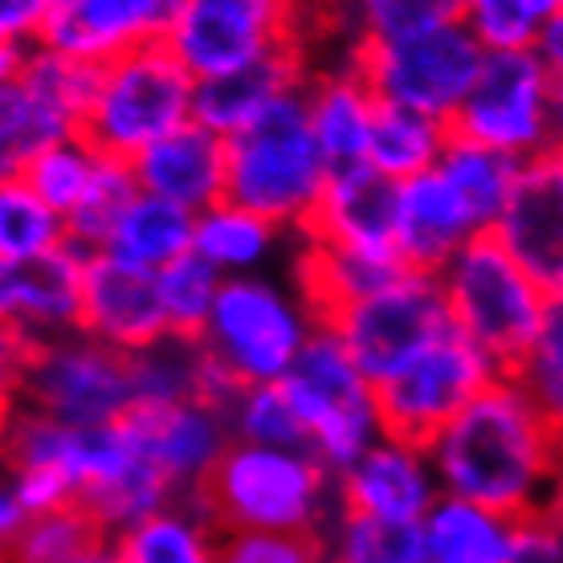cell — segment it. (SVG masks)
I'll list each match as a JSON object with an SVG mask.
<instances>
[{
	"label": "cell",
	"mask_w": 563,
	"mask_h": 563,
	"mask_svg": "<svg viewBox=\"0 0 563 563\" xmlns=\"http://www.w3.org/2000/svg\"><path fill=\"white\" fill-rule=\"evenodd\" d=\"M33 519L25 507V498L16 490L13 474L0 465V560H4V551L13 548V539L25 531V522Z\"/></svg>",
	"instance_id": "obj_46"
},
{
	"label": "cell",
	"mask_w": 563,
	"mask_h": 563,
	"mask_svg": "<svg viewBox=\"0 0 563 563\" xmlns=\"http://www.w3.org/2000/svg\"><path fill=\"white\" fill-rule=\"evenodd\" d=\"M331 164L310 135L302 90L278 99L254 123L225 140V200L302 233L314 200L323 197Z\"/></svg>",
	"instance_id": "obj_3"
},
{
	"label": "cell",
	"mask_w": 563,
	"mask_h": 563,
	"mask_svg": "<svg viewBox=\"0 0 563 563\" xmlns=\"http://www.w3.org/2000/svg\"><path fill=\"white\" fill-rule=\"evenodd\" d=\"M563 9V0H462V21L474 42L486 54H507V49H536L539 33L551 16Z\"/></svg>",
	"instance_id": "obj_38"
},
{
	"label": "cell",
	"mask_w": 563,
	"mask_h": 563,
	"mask_svg": "<svg viewBox=\"0 0 563 563\" xmlns=\"http://www.w3.org/2000/svg\"><path fill=\"white\" fill-rule=\"evenodd\" d=\"M286 238H295V233H286L274 221L241 209L233 200H217L209 209H200L197 221H192V254L217 278L269 274V266L282 254Z\"/></svg>",
	"instance_id": "obj_26"
},
{
	"label": "cell",
	"mask_w": 563,
	"mask_h": 563,
	"mask_svg": "<svg viewBox=\"0 0 563 563\" xmlns=\"http://www.w3.org/2000/svg\"><path fill=\"white\" fill-rule=\"evenodd\" d=\"M102 159L107 155L95 143H86L82 135H66V140L49 143V147H42V152L33 155L25 168H21V180L66 221L74 212V205L86 197L90 180L99 176Z\"/></svg>",
	"instance_id": "obj_36"
},
{
	"label": "cell",
	"mask_w": 563,
	"mask_h": 563,
	"mask_svg": "<svg viewBox=\"0 0 563 563\" xmlns=\"http://www.w3.org/2000/svg\"><path fill=\"white\" fill-rule=\"evenodd\" d=\"M437 286L445 295L453 327L478 343L503 372H515L548 314V298L522 274L519 262L490 233H478L437 269Z\"/></svg>",
	"instance_id": "obj_6"
},
{
	"label": "cell",
	"mask_w": 563,
	"mask_h": 563,
	"mask_svg": "<svg viewBox=\"0 0 563 563\" xmlns=\"http://www.w3.org/2000/svg\"><path fill=\"white\" fill-rule=\"evenodd\" d=\"M437 498H441V486H437L429 450L393 433L372 441L347 470L335 474V510H352V515L421 522Z\"/></svg>",
	"instance_id": "obj_16"
},
{
	"label": "cell",
	"mask_w": 563,
	"mask_h": 563,
	"mask_svg": "<svg viewBox=\"0 0 563 563\" xmlns=\"http://www.w3.org/2000/svg\"><path fill=\"white\" fill-rule=\"evenodd\" d=\"M323 327L335 331L367 380L384 384L433 339L445 335L453 319L445 295L437 286V274L400 266L376 290H367L364 298L327 314Z\"/></svg>",
	"instance_id": "obj_12"
},
{
	"label": "cell",
	"mask_w": 563,
	"mask_h": 563,
	"mask_svg": "<svg viewBox=\"0 0 563 563\" xmlns=\"http://www.w3.org/2000/svg\"><path fill=\"white\" fill-rule=\"evenodd\" d=\"M217 290H221V278L197 254H184L164 269H155V295H159L168 335L197 339L217 302Z\"/></svg>",
	"instance_id": "obj_40"
},
{
	"label": "cell",
	"mask_w": 563,
	"mask_h": 563,
	"mask_svg": "<svg viewBox=\"0 0 563 563\" xmlns=\"http://www.w3.org/2000/svg\"><path fill=\"white\" fill-rule=\"evenodd\" d=\"M13 396L16 409L78 429L111 424L135 405L128 355L102 347L82 331L33 343Z\"/></svg>",
	"instance_id": "obj_11"
},
{
	"label": "cell",
	"mask_w": 563,
	"mask_h": 563,
	"mask_svg": "<svg viewBox=\"0 0 563 563\" xmlns=\"http://www.w3.org/2000/svg\"><path fill=\"white\" fill-rule=\"evenodd\" d=\"M494 376H503V367L494 364L478 343H470L457 327H450L424 352L412 355L400 372H393L384 384H376V405H380L384 433L424 445Z\"/></svg>",
	"instance_id": "obj_13"
},
{
	"label": "cell",
	"mask_w": 563,
	"mask_h": 563,
	"mask_svg": "<svg viewBox=\"0 0 563 563\" xmlns=\"http://www.w3.org/2000/svg\"><path fill=\"white\" fill-rule=\"evenodd\" d=\"M4 563H114L111 531H102L82 507L45 510L25 522Z\"/></svg>",
	"instance_id": "obj_33"
},
{
	"label": "cell",
	"mask_w": 563,
	"mask_h": 563,
	"mask_svg": "<svg viewBox=\"0 0 563 563\" xmlns=\"http://www.w3.org/2000/svg\"><path fill=\"white\" fill-rule=\"evenodd\" d=\"M510 376L527 388V396L539 405L551 429L563 437V302H548V314H543L531 347Z\"/></svg>",
	"instance_id": "obj_41"
},
{
	"label": "cell",
	"mask_w": 563,
	"mask_h": 563,
	"mask_svg": "<svg viewBox=\"0 0 563 563\" xmlns=\"http://www.w3.org/2000/svg\"><path fill=\"white\" fill-rule=\"evenodd\" d=\"M131 180L140 192L180 205L197 217L217 200H225V140L200 128L197 119L159 135L128 159Z\"/></svg>",
	"instance_id": "obj_22"
},
{
	"label": "cell",
	"mask_w": 563,
	"mask_h": 563,
	"mask_svg": "<svg viewBox=\"0 0 563 563\" xmlns=\"http://www.w3.org/2000/svg\"><path fill=\"white\" fill-rule=\"evenodd\" d=\"M482 229L437 168L396 184L393 250L405 269L437 274Z\"/></svg>",
	"instance_id": "obj_23"
},
{
	"label": "cell",
	"mask_w": 563,
	"mask_h": 563,
	"mask_svg": "<svg viewBox=\"0 0 563 563\" xmlns=\"http://www.w3.org/2000/svg\"><path fill=\"white\" fill-rule=\"evenodd\" d=\"M29 347H33V343H25V339L16 335V331H9V327H0V384H4V388H16L21 367H25V360H29Z\"/></svg>",
	"instance_id": "obj_48"
},
{
	"label": "cell",
	"mask_w": 563,
	"mask_h": 563,
	"mask_svg": "<svg viewBox=\"0 0 563 563\" xmlns=\"http://www.w3.org/2000/svg\"><path fill=\"white\" fill-rule=\"evenodd\" d=\"M310 54L307 49H278L269 57H257L250 66L217 78H200L197 95H192V119L212 135L229 140L233 131L254 123L257 114L269 111L278 99L298 95L310 78Z\"/></svg>",
	"instance_id": "obj_24"
},
{
	"label": "cell",
	"mask_w": 563,
	"mask_h": 563,
	"mask_svg": "<svg viewBox=\"0 0 563 563\" xmlns=\"http://www.w3.org/2000/svg\"><path fill=\"white\" fill-rule=\"evenodd\" d=\"M78 331L119 355H135L168 335L155 295V274L114 262L107 254L82 257Z\"/></svg>",
	"instance_id": "obj_19"
},
{
	"label": "cell",
	"mask_w": 563,
	"mask_h": 563,
	"mask_svg": "<svg viewBox=\"0 0 563 563\" xmlns=\"http://www.w3.org/2000/svg\"><path fill=\"white\" fill-rule=\"evenodd\" d=\"M13 412H16L13 388H4V384H0V437H4V429H9V421H13Z\"/></svg>",
	"instance_id": "obj_49"
},
{
	"label": "cell",
	"mask_w": 563,
	"mask_h": 563,
	"mask_svg": "<svg viewBox=\"0 0 563 563\" xmlns=\"http://www.w3.org/2000/svg\"><path fill=\"white\" fill-rule=\"evenodd\" d=\"M221 412H225L233 441H245V445H278V450H307L298 417L290 409L286 393H282V384H250V388H238L221 405Z\"/></svg>",
	"instance_id": "obj_39"
},
{
	"label": "cell",
	"mask_w": 563,
	"mask_h": 563,
	"mask_svg": "<svg viewBox=\"0 0 563 563\" xmlns=\"http://www.w3.org/2000/svg\"><path fill=\"white\" fill-rule=\"evenodd\" d=\"M278 384L298 417L302 445L331 474L347 470L372 441L384 437L376 384L355 367L331 327H314V335Z\"/></svg>",
	"instance_id": "obj_7"
},
{
	"label": "cell",
	"mask_w": 563,
	"mask_h": 563,
	"mask_svg": "<svg viewBox=\"0 0 563 563\" xmlns=\"http://www.w3.org/2000/svg\"><path fill=\"white\" fill-rule=\"evenodd\" d=\"M376 102L409 107L450 123L478 78L486 49L462 21H445L437 29L400 37V42H364L347 54Z\"/></svg>",
	"instance_id": "obj_10"
},
{
	"label": "cell",
	"mask_w": 563,
	"mask_h": 563,
	"mask_svg": "<svg viewBox=\"0 0 563 563\" xmlns=\"http://www.w3.org/2000/svg\"><path fill=\"white\" fill-rule=\"evenodd\" d=\"M396 269H400L396 262H372V257L302 241L295 262V286L307 295V302L323 323L327 314H335L339 307H347L355 298H364L367 290H376L380 282H388Z\"/></svg>",
	"instance_id": "obj_32"
},
{
	"label": "cell",
	"mask_w": 563,
	"mask_h": 563,
	"mask_svg": "<svg viewBox=\"0 0 563 563\" xmlns=\"http://www.w3.org/2000/svg\"><path fill=\"white\" fill-rule=\"evenodd\" d=\"M319 16L323 0H176L164 45L200 82L278 49H307Z\"/></svg>",
	"instance_id": "obj_8"
},
{
	"label": "cell",
	"mask_w": 563,
	"mask_h": 563,
	"mask_svg": "<svg viewBox=\"0 0 563 563\" xmlns=\"http://www.w3.org/2000/svg\"><path fill=\"white\" fill-rule=\"evenodd\" d=\"M90 74V66L45 45L21 54L13 78L0 82V180L21 176L42 147L78 135Z\"/></svg>",
	"instance_id": "obj_14"
},
{
	"label": "cell",
	"mask_w": 563,
	"mask_h": 563,
	"mask_svg": "<svg viewBox=\"0 0 563 563\" xmlns=\"http://www.w3.org/2000/svg\"><path fill=\"white\" fill-rule=\"evenodd\" d=\"M510 563H563V515L555 507L515 519Z\"/></svg>",
	"instance_id": "obj_44"
},
{
	"label": "cell",
	"mask_w": 563,
	"mask_h": 563,
	"mask_svg": "<svg viewBox=\"0 0 563 563\" xmlns=\"http://www.w3.org/2000/svg\"><path fill=\"white\" fill-rule=\"evenodd\" d=\"M192 503L217 531L323 536L335 515V474L310 450L229 441Z\"/></svg>",
	"instance_id": "obj_2"
},
{
	"label": "cell",
	"mask_w": 563,
	"mask_h": 563,
	"mask_svg": "<svg viewBox=\"0 0 563 563\" xmlns=\"http://www.w3.org/2000/svg\"><path fill=\"white\" fill-rule=\"evenodd\" d=\"M192 95L197 78L176 62L168 45H140L95 66L78 135L102 155L128 164L147 143L192 119Z\"/></svg>",
	"instance_id": "obj_5"
},
{
	"label": "cell",
	"mask_w": 563,
	"mask_h": 563,
	"mask_svg": "<svg viewBox=\"0 0 563 563\" xmlns=\"http://www.w3.org/2000/svg\"><path fill=\"white\" fill-rule=\"evenodd\" d=\"M536 54H539V62L548 66L551 82H555V107H560V128H563V9L543 25V33H539V42H536Z\"/></svg>",
	"instance_id": "obj_47"
},
{
	"label": "cell",
	"mask_w": 563,
	"mask_h": 563,
	"mask_svg": "<svg viewBox=\"0 0 563 563\" xmlns=\"http://www.w3.org/2000/svg\"><path fill=\"white\" fill-rule=\"evenodd\" d=\"M551 507L563 515V470H560V482H555V498H551Z\"/></svg>",
	"instance_id": "obj_51"
},
{
	"label": "cell",
	"mask_w": 563,
	"mask_h": 563,
	"mask_svg": "<svg viewBox=\"0 0 563 563\" xmlns=\"http://www.w3.org/2000/svg\"><path fill=\"white\" fill-rule=\"evenodd\" d=\"M66 241V221L21 176L0 180V262H29Z\"/></svg>",
	"instance_id": "obj_37"
},
{
	"label": "cell",
	"mask_w": 563,
	"mask_h": 563,
	"mask_svg": "<svg viewBox=\"0 0 563 563\" xmlns=\"http://www.w3.org/2000/svg\"><path fill=\"white\" fill-rule=\"evenodd\" d=\"M82 257V250L66 241L29 262H0V327L16 331L25 343L78 331Z\"/></svg>",
	"instance_id": "obj_20"
},
{
	"label": "cell",
	"mask_w": 563,
	"mask_h": 563,
	"mask_svg": "<svg viewBox=\"0 0 563 563\" xmlns=\"http://www.w3.org/2000/svg\"><path fill=\"white\" fill-rule=\"evenodd\" d=\"M172 13L176 0H49L42 45L95 70L140 45L164 42Z\"/></svg>",
	"instance_id": "obj_17"
},
{
	"label": "cell",
	"mask_w": 563,
	"mask_h": 563,
	"mask_svg": "<svg viewBox=\"0 0 563 563\" xmlns=\"http://www.w3.org/2000/svg\"><path fill=\"white\" fill-rule=\"evenodd\" d=\"M424 450L441 494L510 519L551 507L563 470V437L510 372L494 376Z\"/></svg>",
	"instance_id": "obj_1"
},
{
	"label": "cell",
	"mask_w": 563,
	"mask_h": 563,
	"mask_svg": "<svg viewBox=\"0 0 563 563\" xmlns=\"http://www.w3.org/2000/svg\"><path fill=\"white\" fill-rule=\"evenodd\" d=\"M192 221L197 217L188 209H180V205L135 192L128 200V209L119 212L111 233L102 238L99 254L155 274V269H164L176 257L192 254Z\"/></svg>",
	"instance_id": "obj_29"
},
{
	"label": "cell",
	"mask_w": 563,
	"mask_h": 563,
	"mask_svg": "<svg viewBox=\"0 0 563 563\" xmlns=\"http://www.w3.org/2000/svg\"><path fill=\"white\" fill-rule=\"evenodd\" d=\"M519 159H510L503 152H490V147H482V143H470V140H457L453 135L450 147L441 152L437 159V172L445 176L453 192L462 197L465 212L474 217V225L482 233H490V225L498 221V212L507 209L510 200V188L519 180Z\"/></svg>",
	"instance_id": "obj_31"
},
{
	"label": "cell",
	"mask_w": 563,
	"mask_h": 563,
	"mask_svg": "<svg viewBox=\"0 0 563 563\" xmlns=\"http://www.w3.org/2000/svg\"><path fill=\"white\" fill-rule=\"evenodd\" d=\"M314 327L319 314L295 286V278L250 274V278H221L217 302L197 343L233 388H250V384H278L314 335Z\"/></svg>",
	"instance_id": "obj_4"
},
{
	"label": "cell",
	"mask_w": 563,
	"mask_h": 563,
	"mask_svg": "<svg viewBox=\"0 0 563 563\" xmlns=\"http://www.w3.org/2000/svg\"><path fill=\"white\" fill-rule=\"evenodd\" d=\"M327 563H331V560H327Z\"/></svg>",
	"instance_id": "obj_53"
},
{
	"label": "cell",
	"mask_w": 563,
	"mask_h": 563,
	"mask_svg": "<svg viewBox=\"0 0 563 563\" xmlns=\"http://www.w3.org/2000/svg\"><path fill=\"white\" fill-rule=\"evenodd\" d=\"M0 563H4V560H0Z\"/></svg>",
	"instance_id": "obj_52"
},
{
	"label": "cell",
	"mask_w": 563,
	"mask_h": 563,
	"mask_svg": "<svg viewBox=\"0 0 563 563\" xmlns=\"http://www.w3.org/2000/svg\"><path fill=\"white\" fill-rule=\"evenodd\" d=\"M490 238L519 262L539 295L563 302V147L522 164Z\"/></svg>",
	"instance_id": "obj_15"
},
{
	"label": "cell",
	"mask_w": 563,
	"mask_h": 563,
	"mask_svg": "<svg viewBox=\"0 0 563 563\" xmlns=\"http://www.w3.org/2000/svg\"><path fill=\"white\" fill-rule=\"evenodd\" d=\"M450 131L457 140L482 143L519 164L560 152L563 128L555 82L536 49L486 54L470 95L453 111Z\"/></svg>",
	"instance_id": "obj_9"
},
{
	"label": "cell",
	"mask_w": 563,
	"mask_h": 563,
	"mask_svg": "<svg viewBox=\"0 0 563 563\" xmlns=\"http://www.w3.org/2000/svg\"><path fill=\"white\" fill-rule=\"evenodd\" d=\"M140 188L131 180V168L123 159H102L99 176L90 180L86 197L74 205V212L66 217V238H70L74 250L82 254H99L102 238L111 233V225L119 221V212L128 209V200L135 197Z\"/></svg>",
	"instance_id": "obj_42"
},
{
	"label": "cell",
	"mask_w": 563,
	"mask_h": 563,
	"mask_svg": "<svg viewBox=\"0 0 563 563\" xmlns=\"http://www.w3.org/2000/svg\"><path fill=\"white\" fill-rule=\"evenodd\" d=\"M339 29L352 37V45L364 42H400L424 29H437L445 21H457L462 0H323Z\"/></svg>",
	"instance_id": "obj_35"
},
{
	"label": "cell",
	"mask_w": 563,
	"mask_h": 563,
	"mask_svg": "<svg viewBox=\"0 0 563 563\" xmlns=\"http://www.w3.org/2000/svg\"><path fill=\"white\" fill-rule=\"evenodd\" d=\"M212 563H327L323 539L290 531H221Z\"/></svg>",
	"instance_id": "obj_43"
},
{
	"label": "cell",
	"mask_w": 563,
	"mask_h": 563,
	"mask_svg": "<svg viewBox=\"0 0 563 563\" xmlns=\"http://www.w3.org/2000/svg\"><path fill=\"white\" fill-rule=\"evenodd\" d=\"M393 217L396 184L367 164H352V168H335L327 176L323 197L314 200L298 241L372 257V262H396Z\"/></svg>",
	"instance_id": "obj_18"
},
{
	"label": "cell",
	"mask_w": 563,
	"mask_h": 563,
	"mask_svg": "<svg viewBox=\"0 0 563 563\" xmlns=\"http://www.w3.org/2000/svg\"><path fill=\"white\" fill-rule=\"evenodd\" d=\"M16 62H21V57H16V54H4V49H0V82H9V78H13Z\"/></svg>",
	"instance_id": "obj_50"
},
{
	"label": "cell",
	"mask_w": 563,
	"mask_h": 563,
	"mask_svg": "<svg viewBox=\"0 0 563 563\" xmlns=\"http://www.w3.org/2000/svg\"><path fill=\"white\" fill-rule=\"evenodd\" d=\"M152 465L164 474L176 498H192L209 478L217 457L229 450L225 412L209 400H176V405H140L128 412Z\"/></svg>",
	"instance_id": "obj_21"
},
{
	"label": "cell",
	"mask_w": 563,
	"mask_h": 563,
	"mask_svg": "<svg viewBox=\"0 0 563 563\" xmlns=\"http://www.w3.org/2000/svg\"><path fill=\"white\" fill-rule=\"evenodd\" d=\"M450 140L453 131L445 119L380 102L376 119H372V131H367L364 164L376 168L380 176H388L393 184L412 180V176L437 168V159L450 147Z\"/></svg>",
	"instance_id": "obj_30"
},
{
	"label": "cell",
	"mask_w": 563,
	"mask_h": 563,
	"mask_svg": "<svg viewBox=\"0 0 563 563\" xmlns=\"http://www.w3.org/2000/svg\"><path fill=\"white\" fill-rule=\"evenodd\" d=\"M49 0H0V49L4 54H29L42 45Z\"/></svg>",
	"instance_id": "obj_45"
},
{
	"label": "cell",
	"mask_w": 563,
	"mask_h": 563,
	"mask_svg": "<svg viewBox=\"0 0 563 563\" xmlns=\"http://www.w3.org/2000/svg\"><path fill=\"white\" fill-rule=\"evenodd\" d=\"M217 527L192 498H176L111 536L114 563H212Z\"/></svg>",
	"instance_id": "obj_28"
},
{
	"label": "cell",
	"mask_w": 563,
	"mask_h": 563,
	"mask_svg": "<svg viewBox=\"0 0 563 563\" xmlns=\"http://www.w3.org/2000/svg\"><path fill=\"white\" fill-rule=\"evenodd\" d=\"M302 107H307L310 135L319 143L323 159L335 168H352L364 164L367 152V131L376 119V95L367 90L352 62H339L327 70H310L302 86Z\"/></svg>",
	"instance_id": "obj_25"
},
{
	"label": "cell",
	"mask_w": 563,
	"mask_h": 563,
	"mask_svg": "<svg viewBox=\"0 0 563 563\" xmlns=\"http://www.w3.org/2000/svg\"><path fill=\"white\" fill-rule=\"evenodd\" d=\"M421 539L429 563H510L515 519L441 494L421 519Z\"/></svg>",
	"instance_id": "obj_27"
},
{
	"label": "cell",
	"mask_w": 563,
	"mask_h": 563,
	"mask_svg": "<svg viewBox=\"0 0 563 563\" xmlns=\"http://www.w3.org/2000/svg\"><path fill=\"white\" fill-rule=\"evenodd\" d=\"M323 551L331 563H429L424 560L421 522L372 519L335 510L323 527Z\"/></svg>",
	"instance_id": "obj_34"
}]
</instances>
